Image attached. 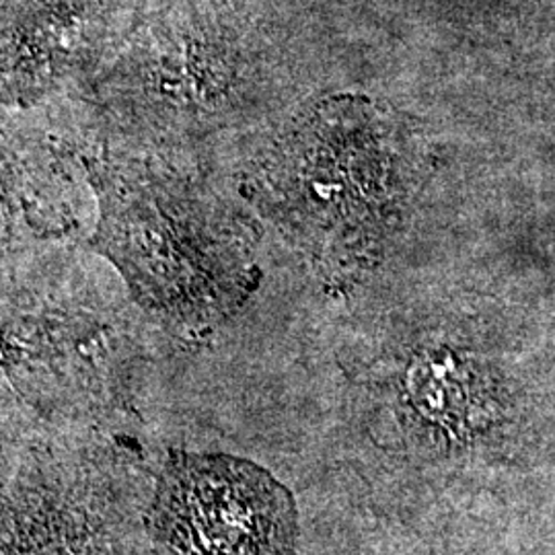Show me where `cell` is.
<instances>
[{
	"instance_id": "1",
	"label": "cell",
	"mask_w": 555,
	"mask_h": 555,
	"mask_svg": "<svg viewBox=\"0 0 555 555\" xmlns=\"http://www.w3.org/2000/svg\"><path fill=\"white\" fill-rule=\"evenodd\" d=\"M357 103L319 105L282 140L268 173L278 219L321 256L354 254L385 219L389 155Z\"/></svg>"
},
{
	"instance_id": "2",
	"label": "cell",
	"mask_w": 555,
	"mask_h": 555,
	"mask_svg": "<svg viewBox=\"0 0 555 555\" xmlns=\"http://www.w3.org/2000/svg\"><path fill=\"white\" fill-rule=\"evenodd\" d=\"M157 555H295V498L247 459L173 453L149 513Z\"/></svg>"
},
{
	"instance_id": "3",
	"label": "cell",
	"mask_w": 555,
	"mask_h": 555,
	"mask_svg": "<svg viewBox=\"0 0 555 555\" xmlns=\"http://www.w3.org/2000/svg\"><path fill=\"white\" fill-rule=\"evenodd\" d=\"M109 241L139 297L178 323L204 325L231 313L245 295V263L229 233L202 204L139 196L121 206Z\"/></svg>"
},
{
	"instance_id": "4",
	"label": "cell",
	"mask_w": 555,
	"mask_h": 555,
	"mask_svg": "<svg viewBox=\"0 0 555 555\" xmlns=\"http://www.w3.org/2000/svg\"><path fill=\"white\" fill-rule=\"evenodd\" d=\"M417 412L449 430H463L476 417L474 380L453 357H433L417 364L410 378Z\"/></svg>"
}]
</instances>
